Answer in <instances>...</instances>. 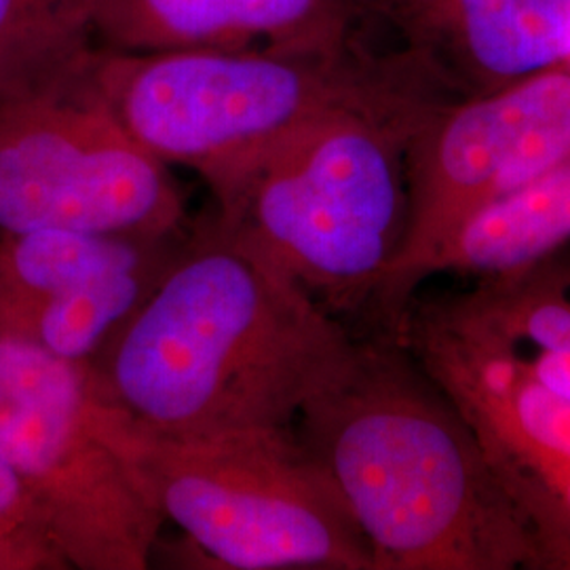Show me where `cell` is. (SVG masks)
I'll return each instance as SVG.
<instances>
[{
    "label": "cell",
    "mask_w": 570,
    "mask_h": 570,
    "mask_svg": "<svg viewBox=\"0 0 570 570\" xmlns=\"http://www.w3.org/2000/svg\"><path fill=\"white\" fill-rule=\"evenodd\" d=\"M357 338L209 207L85 366L91 400L167 435L294 428Z\"/></svg>",
    "instance_id": "1"
},
{
    "label": "cell",
    "mask_w": 570,
    "mask_h": 570,
    "mask_svg": "<svg viewBox=\"0 0 570 570\" xmlns=\"http://www.w3.org/2000/svg\"><path fill=\"white\" fill-rule=\"evenodd\" d=\"M294 433L345 499L374 570H550L475 431L400 338H357Z\"/></svg>",
    "instance_id": "2"
},
{
    "label": "cell",
    "mask_w": 570,
    "mask_h": 570,
    "mask_svg": "<svg viewBox=\"0 0 570 570\" xmlns=\"http://www.w3.org/2000/svg\"><path fill=\"white\" fill-rule=\"evenodd\" d=\"M85 75L131 140L197 171L220 202L273 150L327 115L450 98L406 51L336 56L275 49L112 51Z\"/></svg>",
    "instance_id": "3"
},
{
    "label": "cell",
    "mask_w": 570,
    "mask_h": 570,
    "mask_svg": "<svg viewBox=\"0 0 570 570\" xmlns=\"http://www.w3.org/2000/svg\"><path fill=\"white\" fill-rule=\"evenodd\" d=\"M444 100L327 115L212 209L336 320L370 315L406 237L407 140Z\"/></svg>",
    "instance_id": "4"
},
{
    "label": "cell",
    "mask_w": 570,
    "mask_h": 570,
    "mask_svg": "<svg viewBox=\"0 0 570 570\" xmlns=\"http://www.w3.org/2000/svg\"><path fill=\"white\" fill-rule=\"evenodd\" d=\"M91 425L209 567L374 570L364 532L294 428L167 435L94 400Z\"/></svg>",
    "instance_id": "5"
},
{
    "label": "cell",
    "mask_w": 570,
    "mask_h": 570,
    "mask_svg": "<svg viewBox=\"0 0 570 570\" xmlns=\"http://www.w3.org/2000/svg\"><path fill=\"white\" fill-rule=\"evenodd\" d=\"M570 150V66L484 96L435 104L407 140L406 237L376 292V334L397 336L444 249Z\"/></svg>",
    "instance_id": "6"
},
{
    "label": "cell",
    "mask_w": 570,
    "mask_h": 570,
    "mask_svg": "<svg viewBox=\"0 0 570 570\" xmlns=\"http://www.w3.org/2000/svg\"><path fill=\"white\" fill-rule=\"evenodd\" d=\"M0 450L37 497L72 569L150 567L164 520L94 431L85 366L4 324Z\"/></svg>",
    "instance_id": "7"
},
{
    "label": "cell",
    "mask_w": 570,
    "mask_h": 570,
    "mask_svg": "<svg viewBox=\"0 0 570 570\" xmlns=\"http://www.w3.org/2000/svg\"><path fill=\"white\" fill-rule=\"evenodd\" d=\"M188 220L169 165L110 115L85 61L61 79L0 96V230L161 233Z\"/></svg>",
    "instance_id": "8"
},
{
    "label": "cell",
    "mask_w": 570,
    "mask_h": 570,
    "mask_svg": "<svg viewBox=\"0 0 570 570\" xmlns=\"http://www.w3.org/2000/svg\"><path fill=\"white\" fill-rule=\"evenodd\" d=\"M186 225L161 230H0V324L87 366L183 254Z\"/></svg>",
    "instance_id": "9"
},
{
    "label": "cell",
    "mask_w": 570,
    "mask_h": 570,
    "mask_svg": "<svg viewBox=\"0 0 570 570\" xmlns=\"http://www.w3.org/2000/svg\"><path fill=\"white\" fill-rule=\"evenodd\" d=\"M370 16L454 100L570 61V0H370Z\"/></svg>",
    "instance_id": "10"
},
{
    "label": "cell",
    "mask_w": 570,
    "mask_h": 570,
    "mask_svg": "<svg viewBox=\"0 0 570 570\" xmlns=\"http://www.w3.org/2000/svg\"><path fill=\"white\" fill-rule=\"evenodd\" d=\"M96 47L112 51L275 49L336 56L362 47L370 0H85Z\"/></svg>",
    "instance_id": "11"
},
{
    "label": "cell",
    "mask_w": 570,
    "mask_h": 570,
    "mask_svg": "<svg viewBox=\"0 0 570 570\" xmlns=\"http://www.w3.org/2000/svg\"><path fill=\"white\" fill-rule=\"evenodd\" d=\"M570 244V150L499 204L478 214L444 249L435 273L501 277Z\"/></svg>",
    "instance_id": "12"
},
{
    "label": "cell",
    "mask_w": 570,
    "mask_h": 570,
    "mask_svg": "<svg viewBox=\"0 0 570 570\" xmlns=\"http://www.w3.org/2000/svg\"><path fill=\"white\" fill-rule=\"evenodd\" d=\"M91 49L85 0H0V96L75 72Z\"/></svg>",
    "instance_id": "13"
},
{
    "label": "cell",
    "mask_w": 570,
    "mask_h": 570,
    "mask_svg": "<svg viewBox=\"0 0 570 570\" xmlns=\"http://www.w3.org/2000/svg\"><path fill=\"white\" fill-rule=\"evenodd\" d=\"M484 452L513 503L529 520L550 570H570V452Z\"/></svg>",
    "instance_id": "14"
},
{
    "label": "cell",
    "mask_w": 570,
    "mask_h": 570,
    "mask_svg": "<svg viewBox=\"0 0 570 570\" xmlns=\"http://www.w3.org/2000/svg\"><path fill=\"white\" fill-rule=\"evenodd\" d=\"M72 569L45 511L0 450V570Z\"/></svg>",
    "instance_id": "15"
},
{
    "label": "cell",
    "mask_w": 570,
    "mask_h": 570,
    "mask_svg": "<svg viewBox=\"0 0 570 570\" xmlns=\"http://www.w3.org/2000/svg\"><path fill=\"white\" fill-rule=\"evenodd\" d=\"M537 263H541L543 268L550 273L553 284L558 285V289L562 292V296L567 298L570 306V244L560 247L558 252H553Z\"/></svg>",
    "instance_id": "16"
}]
</instances>
